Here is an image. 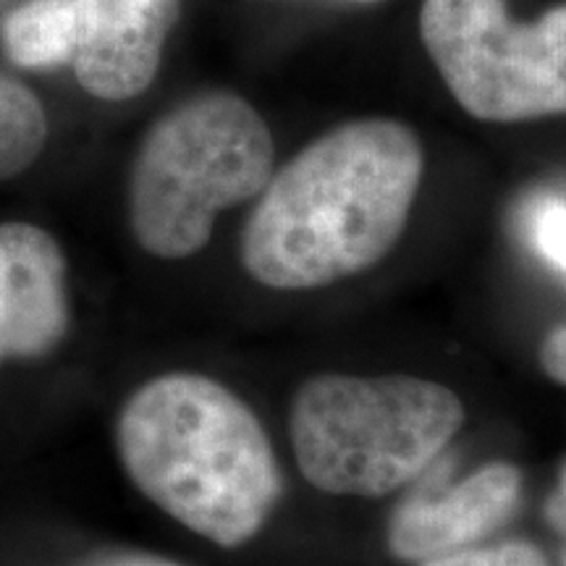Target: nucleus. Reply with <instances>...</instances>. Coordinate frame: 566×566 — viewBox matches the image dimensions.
Segmentation results:
<instances>
[{"label":"nucleus","instance_id":"nucleus-1","mask_svg":"<svg viewBox=\"0 0 566 566\" xmlns=\"http://www.w3.org/2000/svg\"><path fill=\"white\" fill-rule=\"evenodd\" d=\"M422 168L420 139L394 118H359L310 142L258 195L242 233L247 273L304 292L380 263L405 233Z\"/></svg>","mask_w":566,"mask_h":566},{"label":"nucleus","instance_id":"nucleus-2","mask_svg":"<svg viewBox=\"0 0 566 566\" xmlns=\"http://www.w3.org/2000/svg\"><path fill=\"white\" fill-rule=\"evenodd\" d=\"M116 441L134 485L216 546L252 541L281 499L279 462L263 422L205 375L147 380L118 415Z\"/></svg>","mask_w":566,"mask_h":566},{"label":"nucleus","instance_id":"nucleus-3","mask_svg":"<svg viewBox=\"0 0 566 566\" xmlns=\"http://www.w3.org/2000/svg\"><path fill=\"white\" fill-rule=\"evenodd\" d=\"M462 424V399L436 380L323 373L296 391L289 436L317 491L380 499L428 472Z\"/></svg>","mask_w":566,"mask_h":566},{"label":"nucleus","instance_id":"nucleus-4","mask_svg":"<svg viewBox=\"0 0 566 566\" xmlns=\"http://www.w3.org/2000/svg\"><path fill=\"white\" fill-rule=\"evenodd\" d=\"M268 124L231 92L189 97L147 132L129 181L139 247L163 260L197 254L218 212L252 200L273 176Z\"/></svg>","mask_w":566,"mask_h":566},{"label":"nucleus","instance_id":"nucleus-5","mask_svg":"<svg viewBox=\"0 0 566 566\" xmlns=\"http://www.w3.org/2000/svg\"><path fill=\"white\" fill-rule=\"evenodd\" d=\"M420 32L446 87L480 122L566 113V6L520 24L504 0H424Z\"/></svg>","mask_w":566,"mask_h":566},{"label":"nucleus","instance_id":"nucleus-6","mask_svg":"<svg viewBox=\"0 0 566 566\" xmlns=\"http://www.w3.org/2000/svg\"><path fill=\"white\" fill-rule=\"evenodd\" d=\"M80 40L71 66L90 95L129 101L150 87L181 0H74Z\"/></svg>","mask_w":566,"mask_h":566},{"label":"nucleus","instance_id":"nucleus-7","mask_svg":"<svg viewBox=\"0 0 566 566\" xmlns=\"http://www.w3.org/2000/svg\"><path fill=\"white\" fill-rule=\"evenodd\" d=\"M522 472L509 462L480 467L441 493H415L388 520V551L401 562H430L480 546L512 520Z\"/></svg>","mask_w":566,"mask_h":566},{"label":"nucleus","instance_id":"nucleus-8","mask_svg":"<svg viewBox=\"0 0 566 566\" xmlns=\"http://www.w3.org/2000/svg\"><path fill=\"white\" fill-rule=\"evenodd\" d=\"M69 328L66 260L32 223L0 226V359L42 357Z\"/></svg>","mask_w":566,"mask_h":566},{"label":"nucleus","instance_id":"nucleus-9","mask_svg":"<svg viewBox=\"0 0 566 566\" xmlns=\"http://www.w3.org/2000/svg\"><path fill=\"white\" fill-rule=\"evenodd\" d=\"M80 24L74 0H30L3 21V51L17 66L55 69L74 61Z\"/></svg>","mask_w":566,"mask_h":566},{"label":"nucleus","instance_id":"nucleus-10","mask_svg":"<svg viewBox=\"0 0 566 566\" xmlns=\"http://www.w3.org/2000/svg\"><path fill=\"white\" fill-rule=\"evenodd\" d=\"M45 139L48 118L38 95L0 74V181L27 171L40 158Z\"/></svg>","mask_w":566,"mask_h":566},{"label":"nucleus","instance_id":"nucleus-11","mask_svg":"<svg viewBox=\"0 0 566 566\" xmlns=\"http://www.w3.org/2000/svg\"><path fill=\"white\" fill-rule=\"evenodd\" d=\"M420 566H551L543 551L527 541H504L493 546H472L457 554L420 562Z\"/></svg>","mask_w":566,"mask_h":566},{"label":"nucleus","instance_id":"nucleus-12","mask_svg":"<svg viewBox=\"0 0 566 566\" xmlns=\"http://www.w3.org/2000/svg\"><path fill=\"white\" fill-rule=\"evenodd\" d=\"M530 231H533L537 252L566 273V205L546 200L541 208H535Z\"/></svg>","mask_w":566,"mask_h":566},{"label":"nucleus","instance_id":"nucleus-13","mask_svg":"<svg viewBox=\"0 0 566 566\" xmlns=\"http://www.w3.org/2000/svg\"><path fill=\"white\" fill-rule=\"evenodd\" d=\"M541 367L551 380L566 386V325L546 336L541 346Z\"/></svg>","mask_w":566,"mask_h":566},{"label":"nucleus","instance_id":"nucleus-14","mask_svg":"<svg viewBox=\"0 0 566 566\" xmlns=\"http://www.w3.org/2000/svg\"><path fill=\"white\" fill-rule=\"evenodd\" d=\"M546 516H548L551 527H554L566 543V464L562 467V475H558L556 491L551 493V499L546 504Z\"/></svg>","mask_w":566,"mask_h":566},{"label":"nucleus","instance_id":"nucleus-15","mask_svg":"<svg viewBox=\"0 0 566 566\" xmlns=\"http://www.w3.org/2000/svg\"><path fill=\"white\" fill-rule=\"evenodd\" d=\"M92 566H179L174 562H166V558L158 556H145V554H122V556H108L95 562Z\"/></svg>","mask_w":566,"mask_h":566},{"label":"nucleus","instance_id":"nucleus-16","mask_svg":"<svg viewBox=\"0 0 566 566\" xmlns=\"http://www.w3.org/2000/svg\"><path fill=\"white\" fill-rule=\"evenodd\" d=\"M562 566H566V543H564V554H562Z\"/></svg>","mask_w":566,"mask_h":566},{"label":"nucleus","instance_id":"nucleus-17","mask_svg":"<svg viewBox=\"0 0 566 566\" xmlns=\"http://www.w3.org/2000/svg\"><path fill=\"white\" fill-rule=\"evenodd\" d=\"M357 3H375V0H357Z\"/></svg>","mask_w":566,"mask_h":566}]
</instances>
